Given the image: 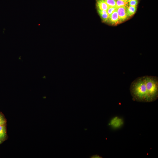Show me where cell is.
<instances>
[{
  "label": "cell",
  "mask_w": 158,
  "mask_h": 158,
  "mask_svg": "<svg viewBox=\"0 0 158 158\" xmlns=\"http://www.w3.org/2000/svg\"></svg>",
  "instance_id": "ac0fdd59"
},
{
  "label": "cell",
  "mask_w": 158,
  "mask_h": 158,
  "mask_svg": "<svg viewBox=\"0 0 158 158\" xmlns=\"http://www.w3.org/2000/svg\"><path fill=\"white\" fill-rule=\"evenodd\" d=\"M116 9L120 22L126 20L128 17L127 14L126 6L118 7Z\"/></svg>",
  "instance_id": "3957f363"
},
{
  "label": "cell",
  "mask_w": 158,
  "mask_h": 158,
  "mask_svg": "<svg viewBox=\"0 0 158 158\" xmlns=\"http://www.w3.org/2000/svg\"><path fill=\"white\" fill-rule=\"evenodd\" d=\"M6 136V129L0 130V138L3 140Z\"/></svg>",
  "instance_id": "8fae6325"
},
{
  "label": "cell",
  "mask_w": 158,
  "mask_h": 158,
  "mask_svg": "<svg viewBox=\"0 0 158 158\" xmlns=\"http://www.w3.org/2000/svg\"><path fill=\"white\" fill-rule=\"evenodd\" d=\"M116 8L117 7L116 6L113 7L109 6V8L107 11L109 16L111 15Z\"/></svg>",
  "instance_id": "4fadbf2b"
},
{
  "label": "cell",
  "mask_w": 158,
  "mask_h": 158,
  "mask_svg": "<svg viewBox=\"0 0 158 158\" xmlns=\"http://www.w3.org/2000/svg\"><path fill=\"white\" fill-rule=\"evenodd\" d=\"M126 12L128 17L131 16L135 13L137 9L136 6H126Z\"/></svg>",
  "instance_id": "52a82bcc"
},
{
  "label": "cell",
  "mask_w": 158,
  "mask_h": 158,
  "mask_svg": "<svg viewBox=\"0 0 158 158\" xmlns=\"http://www.w3.org/2000/svg\"><path fill=\"white\" fill-rule=\"evenodd\" d=\"M97 6L98 9L106 11L109 7L105 0H97Z\"/></svg>",
  "instance_id": "8992f818"
},
{
  "label": "cell",
  "mask_w": 158,
  "mask_h": 158,
  "mask_svg": "<svg viewBox=\"0 0 158 158\" xmlns=\"http://www.w3.org/2000/svg\"><path fill=\"white\" fill-rule=\"evenodd\" d=\"M130 90L133 100L147 102V89L145 76L135 79L130 85Z\"/></svg>",
  "instance_id": "6da1fadb"
},
{
  "label": "cell",
  "mask_w": 158,
  "mask_h": 158,
  "mask_svg": "<svg viewBox=\"0 0 158 158\" xmlns=\"http://www.w3.org/2000/svg\"><path fill=\"white\" fill-rule=\"evenodd\" d=\"M128 2L129 6H135L138 4V0H130Z\"/></svg>",
  "instance_id": "5bb4252c"
},
{
  "label": "cell",
  "mask_w": 158,
  "mask_h": 158,
  "mask_svg": "<svg viewBox=\"0 0 158 158\" xmlns=\"http://www.w3.org/2000/svg\"><path fill=\"white\" fill-rule=\"evenodd\" d=\"M91 158H102L101 157L99 156V155L97 154H96L95 155H93L91 157Z\"/></svg>",
  "instance_id": "9a60e30c"
},
{
  "label": "cell",
  "mask_w": 158,
  "mask_h": 158,
  "mask_svg": "<svg viewBox=\"0 0 158 158\" xmlns=\"http://www.w3.org/2000/svg\"><path fill=\"white\" fill-rule=\"evenodd\" d=\"M128 3L126 0H117L116 1V6L117 8L123 6H126L127 5Z\"/></svg>",
  "instance_id": "ba28073f"
},
{
  "label": "cell",
  "mask_w": 158,
  "mask_h": 158,
  "mask_svg": "<svg viewBox=\"0 0 158 158\" xmlns=\"http://www.w3.org/2000/svg\"><path fill=\"white\" fill-rule=\"evenodd\" d=\"M105 1L109 6L113 7L116 6V0H105Z\"/></svg>",
  "instance_id": "30bf717a"
},
{
  "label": "cell",
  "mask_w": 158,
  "mask_h": 158,
  "mask_svg": "<svg viewBox=\"0 0 158 158\" xmlns=\"http://www.w3.org/2000/svg\"><path fill=\"white\" fill-rule=\"evenodd\" d=\"M3 140L0 138V144H1Z\"/></svg>",
  "instance_id": "2e32d148"
},
{
  "label": "cell",
  "mask_w": 158,
  "mask_h": 158,
  "mask_svg": "<svg viewBox=\"0 0 158 158\" xmlns=\"http://www.w3.org/2000/svg\"><path fill=\"white\" fill-rule=\"evenodd\" d=\"M103 22H107L109 19V15L108 13H104L98 12Z\"/></svg>",
  "instance_id": "9c48e42d"
},
{
  "label": "cell",
  "mask_w": 158,
  "mask_h": 158,
  "mask_svg": "<svg viewBox=\"0 0 158 158\" xmlns=\"http://www.w3.org/2000/svg\"><path fill=\"white\" fill-rule=\"evenodd\" d=\"M128 2L130 0H126Z\"/></svg>",
  "instance_id": "e0dca14e"
},
{
  "label": "cell",
  "mask_w": 158,
  "mask_h": 158,
  "mask_svg": "<svg viewBox=\"0 0 158 158\" xmlns=\"http://www.w3.org/2000/svg\"><path fill=\"white\" fill-rule=\"evenodd\" d=\"M108 22L112 24H116L120 22L116 8L109 16Z\"/></svg>",
  "instance_id": "5b68a950"
},
{
  "label": "cell",
  "mask_w": 158,
  "mask_h": 158,
  "mask_svg": "<svg viewBox=\"0 0 158 158\" xmlns=\"http://www.w3.org/2000/svg\"><path fill=\"white\" fill-rule=\"evenodd\" d=\"M145 77L147 89V102H152L158 97V78L152 76Z\"/></svg>",
  "instance_id": "7a4b0ae2"
},
{
  "label": "cell",
  "mask_w": 158,
  "mask_h": 158,
  "mask_svg": "<svg viewBox=\"0 0 158 158\" xmlns=\"http://www.w3.org/2000/svg\"><path fill=\"white\" fill-rule=\"evenodd\" d=\"M123 124V120L118 117L113 118L110 121L109 125L114 128H117L121 126Z\"/></svg>",
  "instance_id": "277c9868"
},
{
  "label": "cell",
  "mask_w": 158,
  "mask_h": 158,
  "mask_svg": "<svg viewBox=\"0 0 158 158\" xmlns=\"http://www.w3.org/2000/svg\"><path fill=\"white\" fill-rule=\"evenodd\" d=\"M6 123V121L5 118L0 112V126L5 125Z\"/></svg>",
  "instance_id": "7c38bea8"
}]
</instances>
